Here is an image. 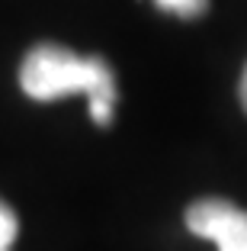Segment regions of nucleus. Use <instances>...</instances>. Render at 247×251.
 <instances>
[{"label": "nucleus", "instance_id": "1", "mask_svg": "<svg viewBox=\"0 0 247 251\" xmlns=\"http://www.w3.org/2000/svg\"><path fill=\"white\" fill-rule=\"evenodd\" d=\"M20 87L32 100H58L84 94L96 126H109L116 113V74L100 55H74L55 42L32 45L20 65Z\"/></svg>", "mask_w": 247, "mask_h": 251}, {"label": "nucleus", "instance_id": "3", "mask_svg": "<svg viewBox=\"0 0 247 251\" xmlns=\"http://www.w3.org/2000/svg\"><path fill=\"white\" fill-rule=\"evenodd\" d=\"M154 3L167 13L180 16V20H196L209 10V0H154Z\"/></svg>", "mask_w": 247, "mask_h": 251}, {"label": "nucleus", "instance_id": "4", "mask_svg": "<svg viewBox=\"0 0 247 251\" xmlns=\"http://www.w3.org/2000/svg\"><path fill=\"white\" fill-rule=\"evenodd\" d=\"M16 232H20V222H16V213L0 200V251H10L16 242Z\"/></svg>", "mask_w": 247, "mask_h": 251}, {"label": "nucleus", "instance_id": "5", "mask_svg": "<svg viewBox=\"0 0 247 251\" xmlns=\"http://www.w3.org/2000/svg\"><path fill=\"white\" fill-rule=\"evenodd\" d=\"M238 97H241V106L247 113V65H244V74H241V84H238Z\"/></svg>", "mask_w": 247, "mask_h": 251}, {"label": "nucleus", "instance_id": "2", "mask_svg": "<svg viewBox=\"0 0 247 251\" xmlns=\"http://www.w3.org/2000/svg\"><path fill=\"white\" fill-rule=\"evenodd\" d=\"M186 229L215 242L218 251H247V209L222 197L196 200L186 209Z\"/></svg>", "mask_w": 247, "mask_h": 251}]
</instances>
